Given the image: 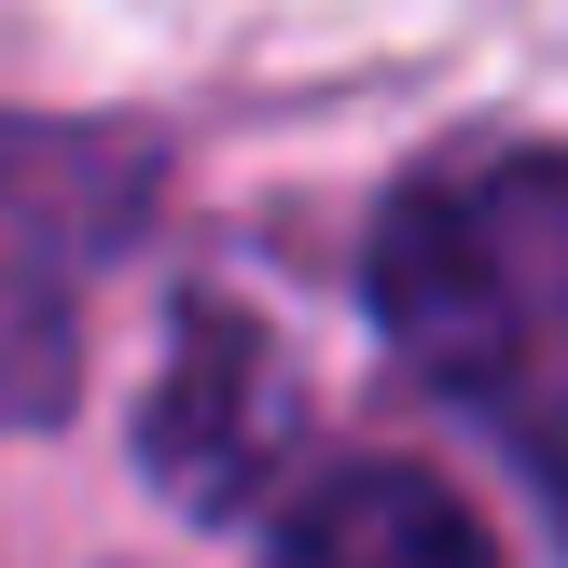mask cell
Here are the masks:
<instances>
[{"mask_svg":"<svg viewBox=\"0 0 568 568\" xmlns=\"http://www.w3.org/2000/svg\"><path fill=\"white\" fill-rule=\"evenodd\" d=\"M264 568H499V541L416 458H361V471H333V486H305L277 514Z\"/></svg>","mask_w":568,"mask_h":568,"instance_id":"3","label":"cell"},{"mask_svg":"<svg viewBox=\"0 0 568 568\" xmlns=\"http://www.w3.org/2000/svg\"><path fill=\"white\" fill-rule=\"evenodd\" d=\"M527 458H541V486H555V499H568V430H555V444H527Z\"/></svg>","mask_w":568,"mask_h":568,"instance_id":"4","label":"cell"},{"mask_svg":"<svg viewBox=\"0 0 568 568\" xmlns=\"http://www.w3.org/2000/svg\"><path fill=\"white\" fill-rule=\"evenodd\" d=\"M375 305L403 361L514 444L568 430V153L430 166L375 236Z\"/></svg>","mask_w":568,"mask_h":568,"instance_id":"1","label":"cell"},{"mask_svg":"<svg viewBox=\"0 0 568 568\" xmlns=\"http://www.w3.org/2000/svg\"><path fill=\"white\" fill-rule=\"evenodd\" d=\"M277 444H292V375H277V347L250 320H222V305H194L181 347H166V375H153V416H139L153 486L181 499V514H236Z\"/></svg>","mask_w":568,"mask_h":568,"instance_id":"2","label":"cell"}]
</instances>
